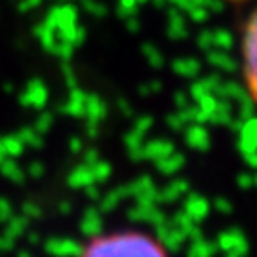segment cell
<instances>
[{"instance_id": "obj_1", "label": "cell", "mask_w": 257, "mask_h": 257, "mask_svg": "<svg viewBox=\"0 0 257 257\" xmlns=\"http://www.w3.org/2000/svg\"><path fill=\"white\" fill-rule=\"evenodd\" d=\"M78 257H172L155 234L141 229H116L90 238Z\"/></svg>"}, {"instance_id": "obj_2", "label": "cell", "mask_w": 257, "mask_h": 257, "mask_svg": "<svg viewBox=\"0 0 257 257\" xmlns=\"http://www.w3.org/2000/svg\"><path fill=\"white\" fill-rule=\"evenodd\" d=\"M242 76L249 99L257 105V8L249 16L242 37Z\"/></svg>"}]
</instances>
